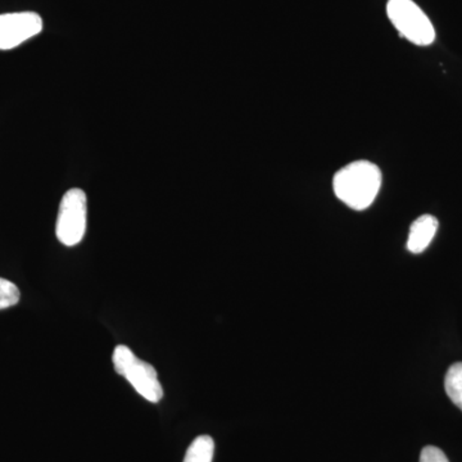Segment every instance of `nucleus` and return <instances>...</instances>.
Here are the masks:
<instances>
[{
  "mask_svg": "<svg viewBox=\"0 0 462 462\" xmlns=\"http://www.w3.org/2000/svg\"><path fill=\"white\" fill-rule=\"evenodd\" d=\"M382 187V172L375 163L355 161L334 175L333 189L338 199L349 208L364 211L369 208Z\"/></svg>",
  "mask_w": 462,
  "mask_h": 462,
  "instance_id": "f257e3e1",
  "label": "nucleus"
},
{
  "mask_svg": "<svg viewBox=\"0 0 462 462\" xmlns=\"http://www.w3.org/2000/svg\"><path fill=\"white\" fill-rule=\"evenodd\" d=\"M112 360L116 373L126 378L142 397L153 403L162 400L163 388L158 380L156 369L136 357L129 346H116Z\"/></svg>",
  "mask_w": 462,
  "mask_h": 462,
  "instance_id": "f03ea898",
  "label": "nucleus"
},
{
  "mask_svg": "<svg viewBox=\"0 0 462 462\" xmlns=\"http://www.w3.org/2000/svg\"><path fill=\"white\" fill-rule=\"evenodd\" d=\"M387 14L398 32L413 44L427 47L436 41L433 23L413 0H388Z\"/></svg>",
  "mask_w": 462,
  "mask_h": 462,
  "instance_id": "7ed1b4c3",
  "label": "nucleus"
},
{
  "mask_svg": "<svg viewBox=\"0 0 462 462\" xmlns=\"http://www.w3.org/2000/svg\"><path fill=\"white\" fill-rule=\"evenodd\" d=\"M88 200L84 190L66 191L58 211L57 238L67 247H74L84 239L87 231Z\"/></svg>",
  "mask_w": 462,
  "mask_h": 462,
  "instance_id": "20e7f679",
  "label": "nucleus"
},
{
  "mask_svg": "<svg viewBox=\"0 0 462 462\" xmlns=\"http://www.w3.org/2000/svg\"><path fill=\"white\" fill-rule=\"evenodd\" d=\"M42 30V17L35 12L0 14V51L14 50Z\"/></svg>",
  "mask_w": 462,
  "mask_h": 462,
  "instance_id": "39448f33",
  "label": "nucleus"
},
{
  "mask_svg": "<svg viewBox=\"0 0 462 462\" xmlns=\"http://www.w3.org/2000/svg\"><path fill=\"white\" fill-rule=\"evenodd\" d=\"M438 225L437 218L431 215H422L416 218L410 227L407 249L413 254H422L436 236Z\"/></svg>",
  "mask_w": 462,
  "mask_h": 462,
  "instance_id": "423d86ee",
  "label": "nucleus"
},
{
  "mask_svg": "<svg viewBox=\"0 0 462 462\" xmlns=\"http://www.w3.org/2000/svg\"><path fill=\"white\" fill-rule=\"evenodd\" d=\"M215 442L209 436H199L191 442L185 455L184 462H212Z\"/></svg>",
  "mask_w": 462,
  "mask_h": 462,
  "instance_id": "0eeeda50",
  "label": "nucleus"
},
{
  "mask_svg": "<svg viewBox=\"0 0 462 462\" xmlns=\"http://www.w3.org/2000/svg\"><path fill=\"white\" fill-rule=\"evenodd\" d=\"M445 388L447 396L462 411V363H456L446 374Z\"/></svg>",
  "mask_w": 462,
  "mask_h": 462,
  "instance_id": "6e6552de",
  "label": "nucleus"
},
{
  "mask_svg": "<svg viewBox=\"0 0 462 462\" xmlns=\"http://www.w3.org/2000/svg\"><path fill=\"white\" fill-rule=\"evenodd\" d=\"M20 289L16 284L0 278V310L9 309L20 302Z\"/></svg>",
  "mask_w": 462,
  "mask_h": 462,
  "instance_id": "1a4fd4ad",
  "label": "nucleus"
},
{
  "mask_svg": "<svg viewBox=\"0 0 462 462\" xmlns=\"http://www.w3.org/2000/svg\"><path fill=\"white\" fill-rule=\"evenodd\" d=\"M420 462H449L442 449L434 446H427L422 448Z\"/></svg>",
  "mask_w": 462,
  "mask_h": 462,
  "instance_id": "9d476101",
  "label": "nucleus"
}]
</instances>
